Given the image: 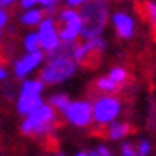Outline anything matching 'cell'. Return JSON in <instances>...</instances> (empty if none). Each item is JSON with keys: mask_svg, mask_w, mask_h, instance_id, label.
I'll list each match as a JSON object with an SVG mask.
<instances>
[{"mask_svg": "<svg viewBox=\"0 0 156 156\" xmlns=\"http://www.w3.org/2000/svg\"><path fill=\"white\" fill-rule=\"evenodd\" d=\"M109 79L111 81H114L116 84H125L128 79V70L125 69V67H114L112 70H111V74H109Z\"/></svg>", "mask_w": 156, "mask_h": 156, "instance_id": "4fadbf2b", "label": "cell"}, {"mask_svg": "<svg viewBox=\"0 0 156 156\" xmlns=\"http://www.w3.org/2000/svg\"><path fill=\"white\" fill-rule=\"evenodd\" d=\"M112 23L121 39H130L133 35V20L126 12H116L112 18Z\"/></svg>", "mask_w": 156, "mask_h": 156, "instance_id": "8fae6325", "label": "cell"}, {"mask_svg": "<svg viewBox=\"0 0 156 156\" xmlns=\"http://www.w3.org/2000/svg\"><path fill=\"white\" fill-rule=\"evenodd\" d=\"M44 55L41 51H35V53H28L27 56H23L21 60H18L14 63V72H16V77L23 79L30 70H34L37 65L42 62Z\"/></svg>", "mask_w": 156, "mask_h": 156, "instance_id": "30bf717a", "label": "cell"}, {"mask_svg": "<svg viewBox=\"0 0 156 156\" xmlns=\"http://www.w3.org/2000/svg\"><path fill=\"white\" fill-rule=\"evenodd\" d=\"M60 125L62 123L58 121V112L53 111L51 105L42 104L32 114H28V118L23 121L21 132L25 135L35 137V139H44V137L53 133V130Z\"/></svg>", "mask_w": 156, "mask_h": 156, "instance_id": "3957f363", "label": "cell"}, {"mask_svg": "<svg viewBox=\"0 0 156 156\" xmlns=\"http://www.w3.org/2000/svg\"><path fill=\"white\" fill-rule=\"evenodd\" d=\"M44 84L41 81H27L21 88L20 93V100H18V111L23 116L32 114L35 109L42 105L41 104V91H42Z\"/></svg>", "mask_w": 156, "mask_h": 156, "instance_id": "52a82bcc", "label": "cell"}, {"mask_svg": "<svg viewBox=\"0 0 156 156\" xmlns=\"http://www.w3.org/2000/svg\"><path fill=\"white\" fill-rule=\"evenodd\" d=\"M109 132H107V137H111L114 140H118L121 137H125L128 133H133L135 128L130 125V123H114L111 128H107Z\"/></svg>", "mask_w": 156, "mask_h": 156, "instance_id": "7c38bea8", "label": "cell"}, {"mask_svg": "<svg viewBox=\"0 0 156 156\" xmlns=\"http://www.w3.org/2000/svg\"><path fill=\"white\" fill-rule=\"evenodd\" d=\"M41 4H42L44 7H48V12L49 14H53V9L56 7V4H58V0H39Z\"/></svg>", "mask_w": 156, "mask_h": 156, "instance_id": "d6986e66", "label": "cell"}, {"mask_svg": "<svg viewBox=\"0 0 156 156\" xmlns=\"http://www.w3.org/2000/svg\"><path fill=\"white\" fill-rule=\"evenodd\" d=\"M72 44H60L55 51L49 53V62L41 72L42 84H56L65 79H69L76 72V63L72 60Z\"/></svg>", "mask_w": 156, "mask_h": 156, "instance_id": "6da1fadb", "label": "cell"}, {"mask_svg": "<svg viewBox=\"0 0 156 156\" xmlns=\"http://www.w3.org/2000/svg\"><path fill=\"white\" fill-rule=\"evenodd\" d=\"M121 153H123V156H137V151L133 149L132 144H125L123 149H121Z\"/></svg>", "mask_w": 156, "mask_h": 156, "instance_id": "ffe728a7", "label": "cell"}, {"mask_svg": "<svg viewBox=\"0 0 156 156\" xmlns=\"http://www.w3.org/2000/svg\"><path fill=\"white\" fill-rule=\"evenodd\" d=\"M14 4V0H2V7L4 5H12Z\"/></svg>", "mask_w": 156, "mask_h": 156, "instance_id": "484cf974", "label": "cell"}, {"mask_svg": "<svg viewBox=\"0 0 156 156\" xmlns=\"http://www.w3.org/2000/svg\"><path fill=\"white\" fill-rule=\"evenodd\" d=\"M69 5H83V4H86L88 0H65Z\"/></svg>", "mask_w": 156, "mask_h": 156, "instance_id": "cb8c5ba5", "label": "cell"}, {"mask_svg": "<svg viewBox=\"0 0 156 156\" xmlns=\"http://www.w3.org/2000/svg\"><path fill=\"white\" fill-rule=\"evenodd\" d=\"M37 2H39V0H21V5L27 9V7H32V5H35Z\"/></svg>", "mask_w": 156, "mask_h": 156, "instance_id": "603a6c76", "label": "cell"}, {"mask_svg": "<svg viewBox=\"0 0 156 156\" xmlns=\"http://www.w3.org/2000/svg\"><path fill=\"white\" fill-rule=\"evenodd\" d=\"M39 37H37V34H30V35H27V39H25V48H27V51L28 53H35V51H39Z\"/></svg>", "mask_w": 156, "mask_h": 156, "instance_id": "e0dca14e", "label": "cell"}, {"mask_svg": "<svg viewBox=\"0 0 156 156\" xmlns=\"http://www.w3.org/2000/svg\"><path fill=\"white\" fill-rule=\"evenodd\" d=\"M144 7H146V16H147L149 23H151V28H153V34H154V39H156V4L147 0L144 4Z\"/></svg>", "mask_w": 156, "mask_h": 156, "instance_id": "9a60e30c", "label": "cell"}, {"mask_svg": "<svg viewBox=\"0 0 156 156\" xmlns=\"http://www.w3.org/2000/svg\"><path fill=\"white\" fill-rule=\"evenodd\" d=\"M76 156H90L88 153H79V154H76Z\"/></svg>", "mask_w": 156, "mask_h": 156, "instance_id": "4316f807", "label": "cell"}, {"mask_svg": "<svg viewBox=\"0 0 156 156\" xmlns=\"http://www.w3.org/2000/svg\"><path fill=\"white\" fill-rule=\"evenodd\" d=\"M44 18V12L42 11H28V12H25L21 18V21L25 25H37V23H41Z\"/></svg>", "mask_w": 156, "mask_h": 156, "instance_id": "2e32d148", "label": "cell"}, {"mask_svg": "<svg viewBox=\"0 0 156 156\" xmlns=\"http://www.w3.org/2000/svg\"><path fill=\"white\" fill-rule=\"evenodd\" d=\"M5 77H7V74H5V70H4V67L0 65V81H4Z\"/></svg>", "mask_w": 156, "mask_h": 156, "instance_id": "d4e9b609", "label": "cell"}, {"mask_svg": "<svg viewBox=\"0 0 156 156\" xmlns=\"http://www.w3.org/2000/svg\"><path fill=\"white\" fill-rule=\"evenodd\" d=\"M149 142L147 140H142L140 146H139V151H137V156H147L149 154Z\"/></svg>", "mask_w": 156, "mask_h": 156, "instance_id": "ac0fdd59", "label": "cell"}, {"mask_svg": "<svg viewBox=\"0 0 156 156\" xmlns=\"http://www.w3.org/2000/svg\"><path fill=\"white\" fill-rule=\"evenodd\" d=\"M93 111V119H95V132L93 133H102V130H105V125L116 119V116L121 111V102L116 97H100L97 98L95 105L91 107Z\"/></svg>", "mask_w": 156, "mask_h": 156, "instance_id": "5b68a950", "label": "cell"}, {"mask_svg": "<svg viewBox=\"0 0 156 156\" xmlns=\"http://www.w3.org/2000/svg\"><path fill=\"white\" fill-rule=\"evenodd\" d=\"M49 102H51V107L58 109L62 114H65L67 107L70 105V100H69V97H67V95H55V97H51Z\"/></svg>", "mask_w": 156, "mask_h": 156, "instance_id": "5bb4252c", "label": "cell"}, {"mask_svg": "<svg viewBox=\"0 0 156 156\" xmlns=\"http://www.w3.org/2000/svg\"><path fill=\"white\" fill-rule=\"evenodd\" d=\"M104 49H105V42L102 39L86 41L84 44H74L72 60H76L84 69H97L102 62Z\"/></svg>", "mask_w": 156, "mask_h": 156, "instance_id": "277c9868", "label": "cell"}, {"mask_svg": "<svg viewBox=\"0 0 156 156\" xmlns=\"http://www.w3.org/2000/svg\"><path fill=\"white\" fill-rule=\"evenodd\" d=\"M65 118L76 126H88L93 118L91 105L88 102H84V100L72 102L70 105L67 107V111H65Z\"/></svg>", "mask_w": 156, "mask_h": 156, "instance_id": "ba28073f", "label": "cell"}, {"mask_svg": "<svg viewBox=\"0 0 156 156\" xmlns=\"http://www.w3.org/2000/svg\"><path fill=\"white\" fill-rule=\"evenodd\" d=\"M81 18V35L86 41L98 39L109 18V0H88L77 12Z\"/></svg>", "mask_w": 156, "mask_h": 156, "instance_id": "7a4b0ae2", "label": "cell"}, {"mask_svg": "<svg viewBox=\"0 0 156 156\" xmlns=\"http://www.w3.org/2000/svg\"><path fill=\"white\" fill-rule=\"evenodd\" d=\"M0 7H2V0H0Z\"/></svg>", "mask_w": 156, "mask_h": 156, "instance_id": "83f0119b", "label": "cell"}, {"mask_svg": "<svg viewBox=\"0 0 156 156\" xmlns=\"http://www.w3.org/2000/svg\"><path fill=\"white\" fill-rule=\"evenodd\" d=\"M95 153H97L98 156H112V153H111V151H109L107 147H104V146H100V147L97 149Z\"/></svg>", "mask_w": 156, "mask_h": 156, "instance_id": "7402d4cb", "label": "cell"}, {"mask_svg": "<svg viewBox=\"0 0 156 156\" xmlns=\"http://www.w3.org/2000/svg\"><path fill=\"white\" fill-rule=\"evenodd\" d=\"M55 28L58 32V37L65 44H72L76 37L81 34V18L76 11L72 9H63L56 18Z\"/></svg>", "mask_w": 156, "mask_h": 156, "instance_id": "8992f818", "label": "cell"}, {"mask_svg": "<svg viewBox=\"0 0 156 156\" xmlns=\"http://www.w3.org/2000/svg\"><path fill=\"white\" fill-rule=\"evenodd\" d=\"M37 37H39V44L44 49H48V53L55 51L60 46V37H58V32L55 28V21L49 18L41 21V28H39Z\"/></svg>", "mask_w": 156, "mask_h": 156, "instance_id": "9c48e42d", "label": "cell"}, {"mask_svg": "<svg viewBox=\"0 0 156 156\" xmlns=\"http://www.w3.org/2000/svg\"><path fill=\"white\" fill-rule=\"evenodd\" d=\"M5 23H7V12L0 9V39H2V30L5 27Z\"/></svg>", "mask_w": 156, "mask_h": 156, "instance_id": "44dd1931", "label": "cell"}]
</instances>
